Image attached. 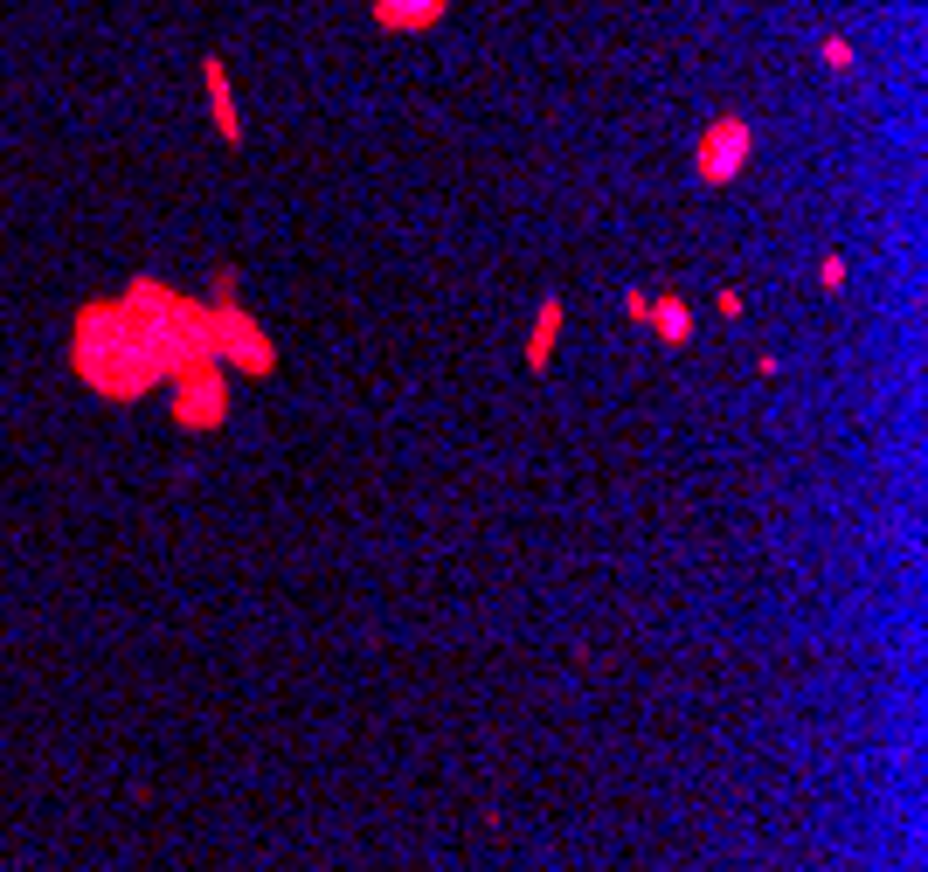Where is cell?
<instances>
[{
	"label": "cell",
	"instance_id": "obj_6",
	"mask_svg": "<svg viewBox=\"0 0 928 872\" xmlns=\"http://www.w3.org/2000/svg\"><path fill=\"white\" fill-rule=\"evenodd\" d=\"M201 90H208V125L222 132V146H243V111H236V77L222 55H201Z\"/></svg>",
	"mask_w": 928,
	"mask_h": 872
},
{
	"label": "cell",
	"instance_id": "obj_4",
	"mask_svg": "<svg viewBox=\"0 0 928 872\" xmlns=\"http://www.w3.org/2000/svg\"><path fill=\"white\" fill-rule=\"evenodd\" d=\"M166 409H174V423H181L187 436L222 429V423H230V409H236L230 368H222V360H195V368H181L174 382H166Z\"/></svg>",
	"mask_w": 928,
	"mask_h": 872
},
{
	"label": "cell",
	"instance_id": "obj_8",
	"mask_svg": "<svg viewBox=\"0 0 928 872\" xmlns=\"http://www.w3.org/2000/svg\"><path fill=\"white\" fill-rule=\"evenodd\" d=\"M561 319H568V306L547 291L541 312H534V333H527V374H547V360H555V339H561Z\"/></svg>",
	"mask_w": 928,
	"mask_h": 872
},
{
	"label": "cell",
	"instance_id": "obj_2",
	"mask_svg": "<svg viewBox=\"0 0 928 872\" xmlns=\"http://www.w3.org/2000/svg\"><path fill=\"white\" fill-rule=\"evenodd\" d=\"M132 312V326L139 339L153 347V360L166 368V382H174L181 368H195V360H215V326H208V298H187V291H166L160 277H132V291L119 298Z\"/></svg>",
	"mask_w": 928,
	"mask_h": 872
},
{
	"label": "cell",
	"instance_id": "obj_9",
	"mask_svg": "<svg viewBox=\"0 0 928 872\" xmlns=\"http://www.w3.org/2000/svg\"><path fill=\"white\" fill-rule=\"evenodd\" d=\"M645 326L666 339V347H693V306L679 291H666V298H652V319Z\"/></svg>",
	"mask_w": 928,
	"mask_h": 872
},
{
	"label": "cell",
	"instance_id": "obj_11",
	"mask_svg": "<svg viewBox=\"0 0 928 872\" xmlns=\"http://www.w3.org/2000/svg\"><path fill=\"white\" fill-rule=\"evenodd\" d=\"M845 277H852V271H845V257H839V250H825V257H818V291H845Z\"/></svg>",
	"mask_w": 928,
	"mask_h": 872
},
{
	"label": "cell",
	"instance_id": "obj_12",
	"mask_svg": "<svg viewBox=\"0 0 928 872\" xmlns=\"http://www.w3.org/2000/svg\"><path fill=\"white\" fill-rule=\"evenodd\" d=\"M623 312H631V319H652V291H623Z\"/></svg>",
	"mask_w": 928,
	"mask_h": 872
},
{
	"label": "cell",
	"instance_id": "obj_3",
	"mask_svg": "<svg viewBox=\"0 0 928 872\" xmlns=\"http://www.w3.org/2000/svg\"><path fill=\"white\" fill-rule=\"evenodd\" d=\"M208 284H215V291H208V326H215V360H222V368H236V374H250V382H263V374H277V347H271V333H263L257 319L243 312V298H236V271H215Z\"/></svg>",
	"mask_w": 928,
	"mask_h": 872
},
{
	"label": "cell",
	"instance_id": "obj_1",
	"mask_svg": "<svg viewBox=\"0 0 928 872\" xmlns=\"http://www.w3.org/2000/svg\"><path fill=\"white\" fill-rule=\"evenodd\" d=\"M70 368L104 402H139V395L166 388V368L153 360V347L139 339V326H132V312L119 298H90L77 312V326H70Z\"/></svg>",
	"mask_w": 928,
	"mask_h": 872
},
{
	"label": "cell",
	"instance_id": "obj_7",
	"mask_svg": "<svg viewBox=\"0 0 928 872\" xmlns=\"http://www.w3.org/2000/svg\"><path fill=\"white\" fill-rule=\"evenodd\" d=\"M450 14V0H374V28L382 35H423Z\"/></svg>",
	"mask_w": 928,
	"mask_h": 872
},
{
	"label": "cell",
	"instance_id": "obj_10",
	"mask_svg": "<svg viewBox=\"0 0 928 872\" xmlns=\"http://www.w3.org/2000/svg\"><path fill=\"white\" fill-rule=\"evenodd\" d=\"M818 63L831 70V77H845V70H852V42H845V35H825V42H818Z\"/></svg>",
	"mask_w": 928,
	"mask_h": 872
},
{
	"label": "cell",
	"instance_id": "obj_5",
	"mask_svg": "<svg viewBox=\"0 0 928 872\" xmlns=\"http://www.w3.org/2000/svg\"><path fill=\"white\" fill-rule=\"evenodd\" d=\"M748 153H755V125L742 111H721V119H707V132H700V146H693V174L707 187H728V180H742Z\"/></svg>",
	"mask_w": 928,
	"mask_h": 872
}]
</instances>
